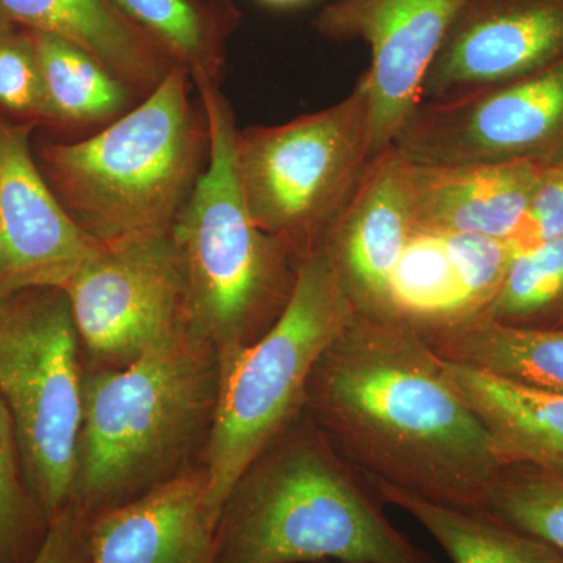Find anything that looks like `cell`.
I'll return each mask as SVG.
<instances>
[{
	"instance_id": "cell-1",
	"label": "cell",
	"mask_w": 563,
	"mask_h": 563,
	"mask_svg": "<svg viewBox=\"0 0 563 563\" xmlns=\"http://www.w3.org/2000/svg\"><path fill=\"white\" fill-rule=\"evenodd\" d=\"M303 412L374 485L481 510L504 468L492 439L409 322L355 312L322 351Z\"/></svg>"
},
{
	"instance_id": "cell-2",
	"label": "cell",
	"mask_w": 563,
	"mask_h": 563,
	"mask_svg": "<svg viewBox=\"0 0 563 563\" xmlns=\"http://www.w3.org/2000/svg\"><path fill=\"white\" fill-rule=\"evenodd\" d=\"M302 412L222 503L214 563H435Z\"/></svg>"
},
{
	"instance_id": "cell-3",
	"label": "cell",
	"mask_w": 563,
	"mask_h": 563,
	"mask_svg": "<svg viewBox=\"0 0 563 563\" xmlns=\"http://www.w3.org/2000/svg\"><path fill=\"white\" fill-rule=\"evenodd\" d=\"M220 385V354L185 328L124 368L84 369L69 503L95 517L202 466Z\"/></svg>"
},
{
	"instance_id": "cell-4",
	"label": "cell",
	"mask_w": 563,
	"mask_h": 563,
	"mask_svg": "<svg viewBox=\"0 0 563 563\" xmlns=\"http://www.w3.org/2000/svg\"><path fill=\"white\" fill-rule=\"evenodd\" d=\"M176 66L139 106L90 139L43 143L38 166L63 209L101 244L168 235L206 172L210 132Z\"/></svg>"
},
{
	"instance_id": "cell-5",
	"label": "cell",
	"mask_w": 563,
	"mask_h": 563,
	"mask_svg": "<svg viewBox=\"0 0 563 563\" xmlns=\"http://www.w3.org/2000/svg\"><path fill=\"white\" fill-rule=\"evenodd\" d=\"M195 87L209 122V162L173 239L184 269L185 329L225 362L276 324L302 261L251 218L236 179L239 129L220 85Z\"/></svg>"
},
{
	"instance_id": "cell-6",
	"label": "cell",
	"mask_w": 563,
	"mask_h": 563,
	"mask_svg": "<svg viewBox=\"0 0 563 563\" xmlns=\"http://www.w3.org/2000/svg\"><path fill=\"white\" fill-rule=\"evenodd\" d=\"M355 312L331 254L318 247L303 258L276 324L221 362L220 398L202 462L218 512L244 470L303 412L314 363Z\"/></svg>"
},
{
	"instance_id": "cell-7",
	"label": "cell",
	"mask_w": 563,
	"mask_h": 563,
	"mask_svg": "<svg viewBox=\"0 0 563 563\" xmlns=\"http://www.w3.org/2000/svg\"><path fill=\"white\" fill-rule=\"evenodd\" d=\"M373 161L363 76L331 107L235 135L236 179L252 220L299 261L324 243Z\"/></svg>"
},
{
	"instance_id": "cell-8",
	"label": "cell",
	"mask_w": 563,
	"mask_h": 563,
	"mask_svg": "<svg viewBox=\"0 0 563 563\" xmlns=\"http://www.w3.org/2000/svg\"><path fill=\"white\" fill-rule=\"evenodd\" d=\"M79 335L63 290L0 301V398L20 442L25 479L49 518L69 503L84 407Z\"/></svg>"
},
{
	"instance_id": "cell-9",
	"label": "cell",
	"mask_w": 563,
	"mask_h": 563,
	"mask_svg": "<svg viewBox=\"0 0 563 563\" xmlns=\"http://www.w3.org/2000/svg\"><path fill=\"white\" fill-rule=\"evenodd\" d=\"M391 150L420 165H561L563 57L457 98L418 103Z\"/></svg>"
},
{
	"instance_id": "cell-10",
	"label": "cell",
	"mask_w": 563,
	"mask_h": 563,
	"mask_svg": "<svg viewBox=\"0 0 563 563\" xmlns=\"http://www.w3.org/2000/svg\"><path fill=\"white\" fill-rule=\"evenodd\" d=\"M84 369H120L185 328L173 232L101 244L66 285Z\"/></svg>"
},
{
	"instance_id": "cell-11",
	"label": "cell",
	"mask_w": 563,
	"mask_h": 563,
	"mask_svg": "<svg viewBox=\"0 0 563 563\" xmlns=\"http://www.w3.org/2000/svg\"><path fill=\"white\" fill-rule=\"evenodd\" d=\"M465 0H329L313 31L336 43L362 41L372 103L373 157L390 151L421 99L426 74Z\"/></svg>"
},
{
	"instance_id": "cell-12",
	"label": "cell",
	"mask_w": 563,
	"mask_h": 563,
	"mask_svg": "<svg viewBox=\"0 0 563 563\" xmlns=\"http://www.w3.org/2000/svg\"><path fill=\"white\" fill-rule=\"evenodd\" d=\"M38 124L0 113V301L65 290L101 243L63 209L32 152Z\"/></svg>"
},
{
	"instance_id": "cell-13",
	"label": "cell",
	"mask_w": 563,
	"mask_h": 563,
	"mask_svg": "<svg viewBox=\"0 0 563 563\" xmlns=\"http://www.w3.org/2000/svg\"><path fill=\"white\" fill-rule=\"evenodd\" d=\"M563 57V0H465L421 87L457 98Z\"/></svg>"
},
{
	"instance_id": "cell-14",
	"label": "cell",
	"mask_w": 563,
	"mask_h": 563,
	"mask_svg": "<svg viewBox=\"0 0 563 563\" xmlns=\"http://www.w3.org/2000/svg\"><path fill=\"white\" fill-rule=\"evenodd\" d=\"M402 162L404 190L413 232L481 233L518 243L547 172L529 162Z\"/></svg>"
},
{
	"instance_id": "cell-15",
	"label": "cell",
	"mask_w": 563,
	"mask_h": 563,
	"mask_svg": "<svg viewBox=\"0 0 563 563\" xmlns=\"http://www.w3.org/2000/svg\"><path fill=\"white\" fill-rule=\"evenodd\" d=\"M220 512L203 466L95 515L90 563H214Z\"/></svg>"
},
{
	"instance_id": "cell-16",
	"label": "cell",
	"mask_w": 563,
	"mask_h": 563,
	"mask_svg": "<svg viewBox=\"0 0 563 563\" xmlns=\"http://www.w3.org/2000/svg\"><path fill=\"white\" fill-rule=\"evenodd\" d=\"M412 233L404 162L390 150L374 158L361 188L321 244L357 312L393 317L391 274Z\"/></svg>"
},
{
	"instance_id": "cell-17",
	"label": "cell",
	"mask_w": 563,
	"mask_h": 563,
	"mask_svg": "<svg viewBox=\"0 0 563 563\" xmlns=\"http://www.w3.org/2000/svg\"><path fill=\"white\" fill-rule=\"evenodd\" d=\"M0 22L76 44L140 98L179 66L110 0H0Z\"/></svg>"
},
{
	"instance_id": "cell-18",
	"label": "cell",
	"mask_w": 563,
	"mask_h": 563,
	"mask_svg": "<svg viewBox=\"0 0 563 563\" xmlns=\"http://www.w3.org/2000/svg\"><path fill=\"white\" fill-rule=\"evenodd\" d=\"M444 366L455 390L487 429L504 466L563 472L562 393L512 383L462 363L444 361Z\"/></svg>"
},
{
	"instance_id": "cell-19",
	"label": "cell",
	"mask_w": 563,
	"mask_h": 563,
	"mask_svg": "<svg viewBox=\"0 0 563 563\" xmlns=\"http://www.w3.org/2000/svg\"><path fill=\"white\" fill-rule=\"evenodd\" d=\"M187 69L192 84L221 85L228 47L242 24L232 0H110Z\"/></svg>"
},
{
	"instance_id": "cell-20",
	"label": "cell",
	"mask_w": 563,
	"mask_h": 563,
	"mask_svg": "<svg viewBox=\"0 0 563 563\" xmlns=\"http://www.w3.org/2000/svg\"><path fill=\"white\" fill-rule=\"evenodd\" d=\"M426 340L444 361L563 395V329L536 331L468 322Z\"/></svg>"
},
{
	"instance_id": "cell-21",
	"label": "cell",
	"mask_w": 563,
	"mask_h": 563,
	"mask_svg": "<svg viewBox=\"0 0 563 563\" xmlns=\"http://www.w3.org/2000/svg\"><path fill=\"white\" fill-rule=\"evenodd\" d=\"M385 504L398 507L431 533L453 563H563V555L481 510L431 501L410 492L374 485Z\"/></svg>"
},
{
	"instance_id": "cell-22",
	"label": "cell",
	"mask_w": 563,
	"mask_h": 563,
	"mask_svg": "<svg viewBox=\"0 0 563 563\" xmlns=\"http://www.w3.org/2000/svg\"><path fill=\"white\" fill-rule=\"evenodd\" d=\"M31 33L54 124H110L132 109L139 96L92 55L49 33Z\"/></svg>"
},
{
	"instance_id": "cell-23",
	"label": "cell",
	"mask_w": 563,
	"mask_h": 563,
	"mask_svg": "<svg viewBox=\"0 0 563 563\" xmlns=\"http://www.w3.org/2000/svg\"><path fill=\"white\" fill-rule=\"evenodd\" d=\"M393 317L424 336L450 331L468 317L461 280L443 235L413 232L390 280Z\"/></svg>"
},
{
	"instance_id": "cell-24",
	"label": "cell",
	"mask_w": 563,
	"mask_h": 563,
	"mask_svg": "<svg viewBox=\"0 0 563 563\" xmlns=\"http://www.w3.org/2000/svg\"><path fill=\"white\" fill-rule=\"evenodd\" d=\"M470 322L536 331L563 329V236L521 247L503 287Z\"/></svg>"
},
{
	"instance_id": "cell-25",
	"label": "cell",
	"mask_w": 563,
	"mask_h": 563,
	"mask_svg": "<svg viewBox=\"0 0 563 563\" xmlns=\"http://www.w3.org/2000/svg\"><path fill=\"white\" fill-rule=\"evenodd\" d=\"M481 512L563 555V472L506 465Z\"/></svg>"
},
{
	"instance_id": "cell-26",
	"label": "cell",
	"mask_w": 563,
	"mask_h": 563,
	"mask_svg": "<svg viewBox=\"0 0 563 563\" xmlns=\"http://www.w3.org/2000/svg\"><path fill=\"white\" fill-rule=\"evenodd\" d=\"M49 526L25 479L13 418L0 398V563H31Z\"/></svg>"
},
{
	"instance_id": "cell-27",
	"label": "cell",
	"mask_w": 563,
	"mask_h": 563,
	"mask_svg": "<svg viewBox=\"0 0 563 563\" xmlns=\"http://www.w3.org/2000/svg\"><path fill=\"white\" fill-rule=\"evenodd\" d=\"M0 113L54 124L31 31L0 22Z\"/></svg>"
},
{
	"instance_id": "cell-28",
	"label": "cell",
	"mask_w": 563,
	"mask_h": 563,
	"mask_svg": "<svg viewBox=\"0 0 563 563\" xmlns=\"http://www.w3.org/2000/svg\"><path fill=\"white\" fill-rule=\"evenodd\" d=\"M443 239L465 295L468 317L463 324H466L476 320L495 298L515 255L523 246L515 240L495 239L481 233H455L443 235Z\"/></svg>"
},
{
	"instance_id": "cell-29",
	"label": "cell",
	"mask_w": 563,
	"mask_h": 563,
	"mask_svg": "<svg viewBox=\"0 0 563 563\" xmlns=\"http://www.w3.org/2000/svg\"><path fill=\"white\" fill-rule=\"evenodd\" d=\"M90 515L68 503L51 518L49 532L31 563H90Z\"/></svg>"
},
{
	"instance_id": "cell-30",
	"label": "cell",
	"mask_w": 563,
	"mask_h": 563,
	"mask_svg": "<svg viewBox=\"0 0 563 563\" xmlns=\"http://www.w3.org/2000/svg\"><path fill=\"white\" fill-rule=\"evenodd\" d=\"M555 236H563V163L544 172L520 243L526 246Z\"/></svg>"
},
{
	"instance_id": "cell-31",
	"label": "cell",
	"mask_w": 563,
	"mask_h": 563,
	"mask_svg": "<svg viewBox=\"0 0 563 563\" xmlns=\"http://www.w3.org/2000/svg\"><path fill=\"white\" fill-rule=\"evenodd\" d=\"M257 2L273 10H291L296 9V7L306 5V3L312 2V0H257Z\"/></svg>"
}]
</instances>
